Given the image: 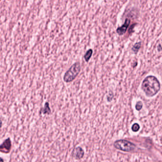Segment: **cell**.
Segmentation results:
<instances>
[{
	"instance_id": "cell-2",
	"label": "cell",
	"mask_w": 162,
	"mask_h": 162,
	"mask_svg": "<svg viewBox=\"0 0 162 162\" xmlns=\"http://www.w3.org/2000/svg\"><path fill=\"white\" fill-rule=\"evenodd\" d=\"M81 70V65L79 62L75 63L65 74L63 80L66 83L73 81L78 75Z\"/></svg>"
},
{
	"instance_id": "cell-10",
	"label": "cell",
	"mask_w": 162,
	"mask_h": 162,
	"mask_svg": "<svg viewBox=\"0 0 162 162\" xmlns=\"http://www.w3.org/2000/svg\"><path fill=\"white\" fill-rule=\"evenodd\" d=\"M140 129V126L138 123H135L132 126V130L133 132H137Z\"/></svg>"
},
{
	"instance_id": "cell-6",
	"label": "cell",
	"mask_w": 162,
	"mask_h": 162,
	"mask_svg": "<svg viewBox=\"0 0 162 162\" xmlns=\"http://www.w3.org/2000/svg\"><path fill=\"white\" fill-rule=\"evenodd\" d=\"M84 152L80 147H76L72 152V156L76 159H80L84 157Z\"/></svg>"
},
{
	"instance_id": "cell-7",
	"label": "cell",
	"mask_w": 162,
	"mask_h": 162,
	"mask_svg": "<svg viewBox=\"0 0 162 162\" xmlns=\"http://www.w3.org/2000/svg\"><path fill=\"white\" fill-rule=\"evenodd\" d=\"M51 113V109L50 108V104L48 102H46L43 108H41L40 110V114H50Z\"/></svg>"
},
{
	"instance_id": "cell-9",
	"label": "cell",
	"mask_w": 162,
	"mask_h": 162,
	"mask_svg": "<svg viewBox=\"0 0 162 162\" xmlns=\"http://www.w3.org/2000/svg\"><path fill=\"white\" fill-rule=\"evenodd\" d=\"M141 46V43L137 42L134 45L133 47L132 48V50L135 54L137 53L138 52L139 49H140Z\"/></svg>"
},
{
	"instance_id": "cell-3",
	"label": "cell",
	"mask_w": 162,
	"mask_h": 162,
	"mask_svg": "<svg viewBox=\"0 0 162 162\" xmlns=\"http://www.w3.org/2000/svg\"><path fill=\"white\" fill-rule=\"evenodd\" d=\"M114 146L119 150L125 152H130L135 150L136 146L134 144L126 140H118L114 143Z\"/></svg>"
},
{
	"instance_id": "cell-13",
	"label": "cell",
	"mask_w": 162,
	"mask_h": 162,
	"mask_svg": "<svg viewBox=\"0 0 162 162\" xmlns=\"http://www.w3.org/2000/svg\"><path fill=\"white\" fill-rule=\"evenodd\" d=\"M2 125H3V122H2V121H1V120H0V129L2 127Z\"/></svg>"
},
{
	"instance_id": "cell-1",
	"label": "cell",
	"mask_w": 162,
	"mask_h": 162,
	"mask_svg": "<svg viewBox=\"0 0 162 162\" xmlns=\"http://www.w3.org/2000/svg\"><path fill=\"white\" fill-rule=\"evenodd\" d=\"M141 88L147 97H152L155 96L160 91L161 85L157 77L149 75L143 81Z\"/></svg>"
},
{
	"instance_id": "cell-4",
	"label": "cell",
	"mask_w": 162,
	"mask_h": 162,
	"mask_svg": "<svg viewBox=\"0 0 162 162\" xmlns=\"http://www.w3.org/2000/svg\"><path fill=\"white\" fill-rule=\"evenodd\" d=\"M11 143L10 138H8L0 145V152L8 154L11 149Z\"/></svg>"
},
{
	"instance_id": "cell-12",
	"label": "cell",
	"mask_w": 162,
	"mask_h": 162,
	"mask_svg": "<svg viewBox=\"0 0 162 162\" xmlns=\"http://www.w3.org/2000/svg\"><path fill=\"white\" fill-rule=\"evenodd\" d=\"M158 50L159 51H160L161 50V45H159V46H158Z\"/></svg>"
},
{
	"instance_id": "cell-5",
	"label": "cell",
	"mask_w": 162,
	"mask_h": 162,
	"mask_svg": "<svg viewBox=\"0 0 162 162\" xmlns=\"http://www.w3.org/2000/svg\"><path fill=\"white\" fill-rule=\"evenodd\" d=\"M130 19H126L125 20V23L122 26L120 27H118L117 29V32L119 36L124 35L126 32V30H128V28L129 27V25L130 24Z\"/></svg>"
},
{
	"instance_id": "cell-11",
	"label": "cell",
	"mask_w": 162,
	"mask_h": 162,
	"mask_svg": "<svg viewBox=\"0 0 162 162\" xmlns=\"http://www.w3.org/2000/svg\"><path fill=\"white\" fill-rule=\"evenodd\" d=\"M143 103L141 102V101H139L138 102L136 103V106H135V108L136 109V110H138V111H139V110H141L142 108H143Z\"/></svg>"
},
{
	"instance_id": "cell-8",
	"label": "cell",
	"mask_w": 162,
	"mask_h": 162,
	"mask_svg": "<svg viewBox=\"0 0 162 162\" xmlns=\"http://www.w3.org/2000/svg\"><path fill=\"white\" fill-rule=\"evenodd\" d=\"M92 54H93L92 49H90L87 51V52H86V53L84 56V58H85L86 61L87 62H88L89 59L91 57V56H92Z\"/></svg>"
},
{
	"instance_id": "cell-14",
	"label": "cell",
	"mask_w": 162,
	"mask_h": 162,
	"mask_svg": "<svg viewBox=\"0 0 162 162\" xmlns=\"http://www.w3.org/2000/svg\"><path fill=\"white\" fill-rule=\"evenodd\" d=\"M0 162H4L3 160V158L0 157Z\"/></svg>"
}]
</instances>
